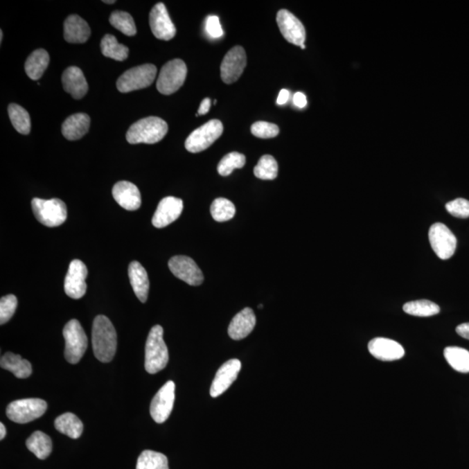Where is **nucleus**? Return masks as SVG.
Here are the masks:
<instances>
[{
  "mask_svg": "<svg viewBox=\"0 0 469 469\" xmlns=\"http://www.w3.org/2000/svg\"><path fill=\"white\" fill-rule=\"evenodd\" d=\"M8 114L17 132L23 135L29 134L32 125L29 113L25 108L17 104H11L8 106Z\"/></svg>",
  "mask_w": 469,
  "mask_h": 469,
  "instance_id": "nucleus-32",
  "label": "nucleus"
},
{
  "mask_svg": "<svg viewBox=\"0 0 469 469\" xmlns=\"http://www.w3.org/2000/svg\"><path fill=\"white\" fill-rule=\"evenodd\" d=\"M261 308H262V309H263V304H260V306H258V309H261Z\"/></svg>",
  "mask_w": 469,
  "mask_h": 469,
  "instance_id": "nucleus-51",
  "label": "nucleus"
},
{
  "mask_svg": "<svg viewBox=\"0 0 469 469\" xmlns=\"http://www.w3.org/2000/svg\"><path fill=\"white\" fill-rule=\"evenodd\" d=\"M26 447L37 458L44 460L53 451V441L46 434L36 431L27 439Z\"/></svg>",
  "mask_w": 469,
  "mask_h": 469,
  "instance_id": "nucleus-29",
  "label": "nucleus"
},
{
  "mask_svg": "<svg viewBox=\"0 0 469 469\" xmlns=\"http://www.w3.org/2000/svg\"><path fill=\"white\" fill-rule=\"evenodd\" d=\"M251 133L259 139H273L279 134V127L272 123L259 121L251 126Z\"/></svg>",
  "mask_w": 469,
  "mask_h": 469,
  "instance_id": "nucleus-40",
  "label": "nucleus"
},
{
  "mask_svg": "<svg viewBox=\"0 0 469 469\" xmlns=\"http://www.w3.org/2000/svg\"><path fill=\"white\" fill-rule=\"evenodd\" d=\"M128 274L135 295L140 302L145 303L148 299L150 290V281L145 269L139 262L133 261L130 263Z\"/></svg>",
  "mask_w": 469,
  "mask_h": 469,
  "instance_id": "nucleus-24",
  "label": "nucleus"
},
{
  "mask_svg": "<svg viewBox=\"0 0 469 469\" xmlns=\"http://www.w3.org/2000/svg\"><path fill=\"white\" fill-rule=\"evenodd\" d=\"M157 67L152 64H143L126 71L116 81V88L122 94L141 90L155 80Z\"/></svg>",
  "mask_w": 469,
  "mask_h": 469,
  "instance_id": "nucleus-7",
  "label": "nucleus"
},
{
  "mask_svg": "<svg viewBox=\"0 0 469 469\" xmlns=\"http://www.w3.org/2000/svg\"><path fill=\"white\" fill-rule=\"evenodd\" d=\"M103 2L105 3V4H114V3H116V1H114V0H112V1H108V0H105V1H103Z\"/></svg>",
  "mask_w": 469,
  "mask_h": 469,
  "instance_id": "nucleus-48",
  "label": "nucleus"
},
{
  "mask_svg": "<svg viewBox=\"0 0 469 469\" xmlns=\"http://www.w3.org/2000/svg\"><path fill=\"white\" fill-rule=\"evenodd\" d=\"M47 403L39 398L15 400L6 409V416L12 422L25 424L39 419L46 413Z\"/></svg>",
  "mask_w": 469,
  "mask_h": 469,
  "instance_id": "nucleus-8",
  "label": "nucleus"
},
{
  "mask_svg": "<svg viewBox=\"0 0 469 469\" xmlns=\"http://www.w3.org/2000/svg\"><path fill=\"white\" fill-rule=\"evenodd\" d=\"M168 132L167 123L157 116L140 119L129 128L126 139L132 145H153L162 140Z\"/></svg>",
  "mask_w": 469,
  "mask_h": 469,
  "instance_id": "nucleus-2",
  "label": "nucleus"
},
{
  "mask_svg": "<svg viewBox=\"0 0 469 469\" xmlns=\"http://www.w3.org/2000/svg\"><path fill=\"white\" fill-rule=\"evenodd\" d=\"M92 348L96 358L109 362L116 351V333L114 326L105 316H98L92 326Z\"/></svg>",
  "mask_w": 469,
  "mask_h": 469,
  "instance_id": "nucleus-1",
  "label": "nucleus"
},
{
  "mask_svg": "<svg viewBox=\"0 0 469 469\" xmlns=\"http://www.w3.org/2000/svg\"><path fill=\"white\" fill-rule=\"evenodd\" d=\"M91 118L85 113H77L66 119L62 125V134L67 140H78L83 138L90 128Z\"/></svg>",
  "mask_w": 469,
  "mask_h": 469,
  "instance_id": "nucleus-25",
  "label": "nucleus"
},
{
  "mask_svg": "<svg viewBox=\"0 0 469 469\" xmlns=\"http://www.w3.org/2000/svg\"><path fill=\"white\" fill-rule=\"evenodd\" d=\"M90 36V26L81 17L71 15L64 21V37L68 43L83 44Z\"/></svg>",
  "mask_w": 469,
  "mask_h": 469,
  "instance_id": "nucleus-23",
  "label": "nucleus"
},
{
  "mask_svg": "<svg viewBox=\"0 0 469 469\" xmlns=\"http://www.w3.org/2000/svg\"><path fill=\"white\" fill-rule=\"evenodd\" d=\"M87 276V265L80 260H73L64 280V292L67 295L73 299H82L87 293V285L85 280Z\"/></svg>",
  "mask_w": 469,
  "mask_h": 469,
  "instance_id": "nucleus-12",
  "label": "nucleus"
},
{
  "mask_svg": "<svg viewBox=\"0 0 469 469\" xmlns=\"http://www.w3.org/2000/svg\"><path fill=\"white\" fill-rule=\"evenodd\" d=\"M187 67L179 58L170 60L160 71L157 81V91L163 95H170L179 90L186 82Z\"/></svg>",
  "mask_w": 469,
  "mask_h": 469,
  "instance_id": "nucleus-6",
  "label": "nucleus"
},
{
  "mask_svg": "<svg viewBox=\"0 0 469 469\" xmlns=\"http://www.w3.org/2000/svg\"><path fill=\"white\" fill-rule=\"evenodd\" d=\"M300 47L302 48V49H306V46H304V44H303V46H301Z\"/></svg>",
  "mask_w": 469,
  "mask_h": 469,
  "instance_id": "nucleus-50",
  "label": "nucleus"
},
{
  "mask_svg": "<svg viewBox=\"0 0 469 469\" xmlns=\"http://www.w3.org/2000/svg\"><path fill=\"white\" fill-rule=\"evenodd\" d=\"M294 105L299 108H304L307 105V98L303 92H297L293 98Z\"/></svg>",
  "mask_w": 469,
  "mask_h": 469,
  "instance_id": "nucleus-43",
  "label": "nucleus"
},
{
  "mask_svg": "<svg viewBox=\"0 0 469 469\" xmlns=\"http://www.w3.org/2000/svg\"><path fill=\"white\" fill-rule=\"evenodd\" d=\"M149 21L150 29L157 39L169 41L176 36V27L163 3L154 6L150 13Z\"/></svg>",
  "mask_w": 469,
  "mask_h": 469,
  "instance_id": "nucleus-16",
  "label": "nucleus"
},
{
  "mask_svg": "<svg viewBox=\"0 0 469 469\" xmlns=\"http://www.w3.org/2000/svg\"><path fill=\"white\" fill-rule=\"evenodd\" d=\"M32 208L37 220L46 227H57L67 221V205L58 198L49 200L33 198Z\"/></svg>",
  "mask_w": 469,
  "mask_h": 469,
  "instance_id": "nucleus-4",
  "label": "nucleus"
},
{
  "mask_svg": "<svg viewBox=\"0 0 469 469\" xmlns=\"http://www.w3.org/2000/svg\"><path fill=\"white\" fill-rule=\"evenodd\" d=\"M100 48L104 56L116 61H124L129 56V48L119 44L116 37L111 34L103 37Z\"/></svg>",
  "mask_w": 469,
  "mask_h": 469,
  "instance_id": "nucleus-30",
  "label": "nucleus"
},
{
  "mask_svg": "<svg viewBox=\"0 0 469 469\" xmlns=\"http://www.w3.org/2000/svg\"><path fill=\"white\" fill-rule=\"evenodd\" d=\"M224 132V126L222 122L218 119H213L202 125L201 127L195 130L188 136L186 141V148L191 153H198L206 150L213 145L215 140L220 138Z\"/></svg>",
  "mask_w": 469,
  "mask_h": 469,
  "instance_id": "nucleus-9",
  "label": "nucleus"
},
{
  "mask_svg": "<svg viewBox=\"0 0 469 469\" xmlns=\"http://www.w3.org/2000/svg\"><path fill=\"white\" fill-rule=\"evenodd\" d=\"M6 436V430L4 424L0 423V440L4 439Z\"/></svg>",
  "mask_w": 469,
  "mask_h": 469,
  "instance_id": "nucleus-47",
  "label": "nucleus"
},
{
  "mask_svg": "<svg viewBox=\"0 0 469 469\" xmlns=\"http://www.w3.org/2000/svg\"><path fill=\"white\" fill-rule=\"evenodd\" d=\"M17 307H18V299L15 295L2 297L0 300V324H5L11 320Z\"/></svg>",
  "mask_w": 469,
  "mask_h": 469,
  "instance_id": "nucleus-39",
  "label": "nucleus"
},
{
  "mask_svg": "<svg viewBox=\"0 0 469 469\" xmlns=\"http://www.w3.org/2000/svg\"><path fill=\"white\" fill-rule=\"evenodd\" d=\"M1 368L6 371H11L16 378L25 379L29 378L33 373L32 364L29 361L20 357L19 355H15L8 352L1 357Z\"/></svg>",
  "mask_w": 469,
  "mask_h": 469,
  "instance_id": "nucleus-27",
  "label": "nucleus"
},
{
  "mask_svg": "<svg viewBox=\"0 0 469 469\" xmlns=\"http://www.w3.org/2000/svg\"><path fill=\"white\" fill-rule=\"evenodd\" d=\"M278 174V164L270 155H265L259 159L254 168V175L258 179L263 180H274Z\"/></svg>",
  "mask_w": 469,
  "mask_h": 469,
  "instance_id": "nucleus-36",
  "label": "nucleus"
},
{
  "mask_svg": "<svg viewBox=\"0 0 469 469\" xmlns=\"http://www.w3.org/2000/svg\"><path fill=\"white\" fill-rule=\"evenodd\" d=\"M403 310L412 316L427 317L439 314L440 307L429 300H417L404 304Z\"/></svg>",
  "mask_w": 469,
  "mask_h": 469,
  "instance_id": "nucleus-34",
  "label": "nucleus"
},
{
  "mask_svg": "<svg viewBox=\"0 0 469 469\" xmlns=\"http://www.w3.org/2000/svg\"><path fill=\"white\" fill-rule=\"evenodd\" d=\"M444 357L448 364L458 372L469 373V351L460 347H447Z\"/></svg>",
  "mask_w": 469,
  "mask_h": 469,
  "instance_id": "nucleus-31",
  "label": "nucleus"
},
{
  "mask_svg": "<svg viewBox=\"0 0 469 469\" xmlns=\"http://www.w3.org/2000/svg\"><path fill=\"white\" fill-rule=\"evenodd\" d=\"M211 101L210 98H204L203 101H202L200 107L198 109V112L197 114V116L198 115H204L206 114V113L210 111L211 109Z\"/></svg>",
  "mask_w": 469,
  "mask_h": 469,
  "instance_id": "nucleus-44",
  "label": "nucleus"
},
{
  "mask_svg": "<svg viewBox=\"0 0 469 469\" xmlns=\"http://www.w3.org/2000/svg\"><path fill=\"white\" fill-rule=\"evenodd\" d=\"M169 362V352L163 340V330L160 325H155L150 330L145 344L146 371L157 374L163 371Z\"/></svg>",
  "mask_w": 469,
  "mask_h": 469,
  "instance_id": "nucleus-3",
  "label": "nucleus"
},
{
  "mask_svg": "<svg viewBox=\"0 0 469 469\" xmlns=\"http://www.w3.org/2000/svg\"><path fill=\"white\" fill-rule=\"evenodd\" d=\"M211 213L215 221L226 222L235 217L236 207L231 201L219 197L212 203Z\"/></svg>",
  "mask_w": 469,
  "mask_h": 469,
  "instance_id": "nucleus-35",
  "label": "nucleus"
},
{
  "mask_svg": "<svg viewBox=\"0 0 469 469\" xmlns=\"http://www.w3.org/2000/svg\"><path fill=\"white\" fill-rule=\"evenodd\" d=\"M206 32L211 37L218 39L224 34V30L222 29L220 20L217 16H209L206 20V25H205Z\"/></svg>",
  "mask_w": 469,
  "mask_h": 469,
  "instance_id": "nucleus-42",
  "label": "nucleus"
},
{
  "mask_svg": "<svg viewBox=\"0 0 469 469\" xmlns=\"http://www.w3.org/2000/svg\"><path fill=\"white\" fill-rule=\"evenodd\" d=\"M280 32L287 42L295 46H303L306 42V32L303 23L287 10H280L276 16Z\"/></svg>",
  "mask_w": 469,
  "mask_h": 469,
  "instance_id": "nucleus-15",
  "label": "nucleus"
},
{
  "mask_svg": "<svg viewBox=\"0 0 469 469\" xmlns=\"http://www.w3.org/2000/svg\"><path fill=\"white\" fill-rule=\"evenodd\" d=\"M369 351L373 357L383 362L399 360L405 355V351L398 342L382 337L375 338L369 342Z\"/></svg>",
  "mask_w": 469,
  "mask_h": 469,
  "instance_id": "nucleus-19",
  "label": "nucleus"
},
{
  "mask_svg": "<svg viewBox=\"0 0 469 469\" xmlns=\"http://www.w3.org/2000/svg\"><path fill=\"white\" fill-rule=\"evenodd\" d=\"M247 64V57L244 48L235 46L226 53L221 64V78L225 84L238 81Z\"/></svg>",
  "mask_w": 469,
  "mask_h": 469,
  "instance_id": "nucleus-13",
  "label": "nucleus"
},
{
  "mask_svg": "<svg viewBox=\"0 0 469 469\" xmlns=\"http://www.w3.org/2000/svg\"><path fill=\"white\" fill-rule=\"evenodd\" d=\"M2 40H3V32H2V30H0V41H1V43H2Z\"/></svg>",
  "mask_w": 469,
  "mask_h": 469,
  "instance_id": "nucleus-49",
  "label": "nucleus"
},
{
  "mask_svg": "<svg viewBox=\"0 0 469 469\" xmlns=\"http://www.w3.org/2000/svg\"><path fill=\"white\" fill-rule=\"evenodd\" d=\"M109 23L116 29L121 30L126 36H134L136 34V27L134 20L128 12L122 11L113 12L109 17Z\"/></svg>",
  "mask_w": 469,
  "mask_h": 469,
  "instance_id": "nucleus-37",
  "label": "nucleus"
},
{
  "mask_svg": "<svg viewBox=\"0 0 469 469\" xmlns=\"http://www.w3.org/2000/svg\"><path fill=\"white\" fill-rule=\"evenodd\" d=\"M54 425L58 432L66 434L71 439L80 438L84 430L83 423L73 413H66L58 416L55 420Z\"/></svg>",
  "mask_w": 469,
  "mask_h": 469,
  "instance_id": "nucleus-28",
  "label": "nucleus"
},
{
  "mask_svg": "<svg viewBox=\"0 0 469 469\" xmlns=\"http://www.w3.org/2000/svg\"><path fill=\"white\" fill-rule=\"evenodd\" d=\"M64 90L75 99L84 98L88 91V84L83 71L76 67H71L64 71L62 76Z\"/></svg>",
  "mask_w": 469,
  "mask_h": 469,
  "instance_id": "nucleus-22",
  "label": "nucleus"
},
{
  "mask_svg": "<svg viewBox=\"0 0 469 469\" xmlns=\"http://www.w3.org/2000/svg\"><path fill=\"white\" fill-rule=\"evenodd\" d=\"M136 469H169V463L163 454L145 450L139 455Z\"/></svg>",
  "mask_w": 469,
  "mask_h": 469,
  "instance_id": "nucleus-33",
  "label": "nucleus"
},
{
  "mask_svg": "<svg viewBox=\"0 0 469 469\" xmlns=\"http://www.w3.org/2000/svg\"><path fill=\"white\" fill-rule=\"evenodd\" d=\"M50 63V56L47 51L44 49L34 51L27 57L25 64V70L30 80H39L43 76Z\"/></svg>",
  "mask_w": 469,
  "mask_h": 469,
  "instance_id": "nucleus-26",
  "label": "nucleus"
},
{
  "mask_svg": "<svg viewBox=\"0 0 469 469\" xmlns=\"http://www.w3.org/2000/svg\"><path fill=\"white\" fill-rule=\"evenodd\" d=\"M112 196L122 208L136 211L141 206V194L139 188L128 181H121L113 186Z\"/></svg>",
  "mask_w": 469,
  "mask_h": 469,
  "instance_id": "nucleus-20",
  "label": "nucleus"
},
{
  "mask_svg": "<svg viewBox=\"0 0 469 469\" xmlns=\"http://www.w3.org/2000/svg\"><path fill=\"white\" fill-rule=\"evenodd\" d=\"M448 213L458 218H469V201L464 198H457L446 204Z\"/></svg>",
  "mask_w": 469,
  "mask_h": 469,
  "instance_id": "nucleus-41",
  "label": "nucleus"
},
{
  "mask_svg": "<svg viewBox=\"0 0 469 469\" xmlns=\"http://www.w3.org/2000/svg\"><path fill=\"white\" fill-rule=\"evenodd\" d=\"M175 383L169 381L156 393L150 404V412L157 423H163L172 412L175 402Z\"/></svg>",
  "mask_w": 469,
  "mask_h": 469,
  "instance_id": "nucleus-14",
  "label": "nucleus"
},
{
  "mask_svg": "<svg viewBox=\"0 0 469 469\" xmlns=\"http://www.w3.org/2000/svg\"><path fill=\"white\" fill-rule=\"evenodd\" d=\"M63 335L66 341L64 357L71 364H76L83 357L88 347V339L80 321L73 319L66 324Z\"/></svg>",
  "mask_w": 469,
  "mask_h": 469,
  "instance_id": "nucleus-5",
  "label": "nucleus"
},
{
  "mask_svg": "<svg viewBox=\"0 0 469 469\" xmlns=\"http://www.w3.org/2000/svg\"><path fill=\"white\" fill-rule=\"evenodd\" d=\"M256 319L254 311L251 308H245L233 317L228 328L229 337L233 340H242L247 337L254 330Z\"/></svg>",
  "mask_w": 469,
  "mask_h": 469,
  "instance_id": "nucleus-21",
  "label": "nucleus"
},
{
  "mask_svg": "<svg viewBox=\"0 0 469 469\" xmlns=\"http://www.w3.org/2000/svg\"><path fill=\"white\" fill-rule=\"evenodd\" d=\"M183 209L184 203L180 198L174 197L163 198L153 215V226H155L156 228L162 229L172 224L180 217Z\"/></svg>",
  "mask_w": 469,
  "mask_h": 469,
  "instance_id": "nucleus-17",
  "label": "nucleus"
},
{
  "mask_svg": "<svg viewBox=\"0 0 469 469\" xmlns=\"http://www.w3.org/2000/svg\"><path fill=\"white\" fill-rule=\"evenodd\" d=\"M290 98V91L286 90V89H283L279 92L278 98H277V105H285L287 100Z\"/></svg>",
  "mask_w": 469,
  "mask_h": 469,
  "instance_id": "nucleus-46",
  "label": "nucleus"
},
{
  "mask_svg": "<svg viewBox=\"0 0 469 469\" xmlns=\"http://www.w3.org/2000/svg\"><path fill=\"white\" fill-rule=\"evenodd\" d=\"M246 157L244 154L231 152L222 157L218 166V173L222 177L229 176L236 169L245 166Z\"/></svg>",
  "mask_w": 469,
  "mask_h": 469,
  "instance_id": "nucleus-38",
  "label": "nucleus"
},
{
  "mask_svg": "<svg viewBox=\"0 0 469 469\" xmlns=\"http://www.w3.org/2000/svg\"><path fill=\"white\" fill-rule=\"evenodd\" d=\"M242 369L238 359H231L222 364L215 374L211 388V396L215 398L224 393L238 378Z\"/></svg>",
  "mask_w": 469,
  "mask_h": 469,
  "instance_id": "nucleus-18",
  "label": "nucleus"
},
{
  "mask_svg": "<svg viewBox=\"0 0 469 469\" xmlns=\"http://www.w3.org/2000/svg\"><path fill=\"white\" fill-rule=\"evenodd\" d=\"M457 332L461 337L469 340V323L462 324L457 328Z\"/></svg>",
  "mask_w": 469,
  "mask_h": 469,
  "instance_id": "nucleus-45",
  "label": "nucleus"
},
{
  "mask_svg": "<svg viewBox=\"0 0 469 469\" xmlns=\"http://www.w3.org/2000/svg\"><path fill=\"white\" fill-rule=\"evenodd\" d=\"M430 242L438 258L447 260L453 256L457 249V239L446 225L436 222L431 226Z\"/></svg>",
  "mask_w": 469,
  "mask_h": 469,
  "instance_id": "nucleus-10",
  "label": "nucleus"
},
{
  "mask_svg": "<svg viewBox=\"0 0 469 469\" xmlns=\"http://www.w3.org/2000/svg\"><path fill=\"white\" fill-rule=\"evenodd\" d=\"M169 269L177 278L191 286L201 285L204 274L193 258L186 256H176L170 259Z\"/></svg>",
  "mask_w": 469,
  "mask_h": 469,
  "instance_id": "nucleus-11",
  "label": "nucleus"
}]
</instances>
